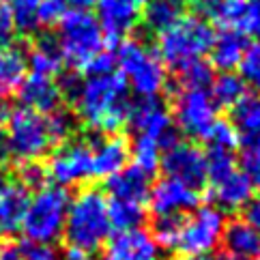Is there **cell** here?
I'll return each mask as SVG.
<instances>
[{
    "label": "cell",
    "instance_id": "cell-1",
    "mask_svg": "<svg viewBox=\"0 0 260 260\" xmlns=\"http://www.w3.org/2000/svg\"><path fill=\"white\" fill-rule=\"evenodd\" d=\"M129 86L120 71L104 73V76H86L82 80V86L73 110L76 118L84 125L101 134H118L127 123L129 112Z\"/></svg>",
    "mask_w": 260,
    "mask_h": 260
},
{
    "label": "cell",
    "instance_id": "cell-2",
    "mask_svg": "<svg viewBox=\"0 0 260 260\" xmlns=\"http://www.w3.org/2000/svg\"><path fill=\"white\" fill-rule=\"evenodd\" d=\"M110 226L108 219V198L101 189L84 187L69 200L67 219H64L62 239L67 249L90 256L108 243Z\"/></svg>",
    "mask_w": 260,
    "mask_h": 260
},
{
    "label": "cell",
    "instance_id": "cell-3",
    "mask_svg": "<svg viewBox=\"0 0 260 260\" xmlns=\"http://www.w3.org/2000/svg\"><path fill=\"white\" fill-rule=\"evenodd\" d=\"M215 32L209 22L196 13H181L170 28L157 35V56L164 67L179 73L187 64L209 54Z\"/></svg>",
    "mask_w": 260,
    "mask_h": 260
},
{
    "label": "cell",
    "instance_id": "cell-4",
    "mask_svg": "<svg viewBox=\"0 0 260 260\" xmlns=\"http://www.w3.org/2000/svg\"><path fill=\"white\" fill-rule=\"evenodd\" d=\"M58 48L62 54V62H67L73 71H84L86 64L106 50L104 32L99 28L97 17L90 11H71L64 13L58 22Z\"/></svg>",
    "mask_w": 260,
    "mask_h": 260
},
{
    "label": "cell",
    "instance_id": "cell-5",
    "mask_svg": "<svg viewBox=\"0 0 260 260\" xmlns=\"http://www.w3.org/2000/svg\"><path fill=\"white\" fill-rule=\"evenodd\" d=\"M71 196L64 187L58 185H45L28 200V207L22 217L24 239L39 241V243H52L62 237L64 219H67Z\"/></svg>",
    "mask_w": 260,
    "mask_h": 260
},
{
    "label": "cell",
    "instance_id": "cell-6",
    "mask_svg": "<svg viewBox=\"0 0 260 260\" xmlns=\"http://www.w3.org/2000/svg\"><path fill=\"white\" fill-rule=\"evenodd\" d=\"M116 64L127 86L136 90L138 97H157L166 88V67L157 52L148 50L142 41L125 39L118 43Z\"/></svg>",
    "mask_w": 260,
    "mask_h": 260
},
{
    "label": "cell",
    "instance_id": "cell-7",
    "mask_svg": "<svg viewBox=\"0 0 260 260\" xmlns=\"http://www.w3.org/2000/svg\"><path fill=\"white\" fill-rule=\"evenodd\" d=\"M7 144L9 153L17 161H39L54 146L45 125V116L17 108L7 116Z\"/></svg>",
    "mask_w": 260,
    "mask_h": 260
},
{
    "label": "cell",
    "instance_id": "cell-8",
    "mask_svg": "<svg viewBox=\"0 0 260 260\" xmlns=\"http://www.w3.org/2000/svg\"><path fill=\"white\" fill-rule=\"evenodd\" d=\"M224 226H226L224 211H219L213 204L196 207L191 215L183 217L176 249H181L185 256H209L219 245Z\"/></svg>",
    "mask_w": 260,
    "mask_h": 260
},
{
    "label": "cell",
    "instance_id": "cell-9",
    "mask_svg": "<svg viewBox=\"0 0 260 260\" xmlns=\"http://www.w3.org/2000/svg\"><path fill=\"white\" fill-rule=\"evenodd\" d=\"M172 116L181 134L191 140H202L217 120V108L209 90L176 88L172 97Z\"/></svg>",
    "mask_w": 260,
    "mask_h": 260
},
{
    "label": "cell",
    "instance_id": "cell-10",
    "mask_svg": "<svg viewBox=\"0 0 260 260\" xmlns=\"http://www.w3.org/2000/svg\"><path fill=\"white\" fill-rule=\"evenodd\" d=\"M48 179L58 187H73L92 179V146L88 140H67L45 166Z\"/></svg>",
    "mask_w": 260,
    "mask_h": 260
},
{
    "label": "cell",
    "instance_id": "cell-11",
    "mask_svg": "<svg viewBox=\"0 0 260 260\" xmlns=\"http://www.w3.org/2000/svg\"><path fill=\"white\" fill-rule=\"evenodd\" d=\"M127 125L136 134H142L157 140L161 151L181 142L179 129L172 127V114L161 104L159 97H140L136 104H129Z\"/></svg>",
    "mask_w": 260,
    "mask_h": 260
},
{
    "label": "cell",
    "instance_id": "cell-12",
    "mask_svg": "<svg viewBox=\"0 0 260 260\" xmlns=\"http://www.w3.org/2000/svg\"><path fill=\"white\" fill-rule=\"evenodd\" d=\"M159 168L168 179H174L191 189H202L207 185V155L191 142H176L161 153Z\"/></svg>",
    "mask_w": 260,
    "mask_h": 260
},
{
    "label": "cell",
    "instance_id": "cell-13",
    "mask_svg": "<svg viewBox=\"0 0 260 260\" xmlns=\"http://www.w3.org/2000/svg\"><path fill=\"white\" fill-rule=\"evenodd\" d=\"M97 7V22L104 32L106 45H116L125 41L142 20L140 7L132 0H99Z\"/></svg>",
    "mask_w": 260,
    "mask_h": 260
},
{
    "label": "cell",
    "instance_id": "cell-14",
    "mask_svg": "<svg viewBox=\"0 0 260 260\" xmlns=\"http://www.w3.org/2000/svg\"><path fill=\"white\" fill-rule=\"evenodd\" d=\"M200 202V191L191 189L174 179L164 176L148 191V209L155 217L181 215L185 211H193Z\"/></svg>",
    "mask_w": 260,
    "mask_h": 260
},
{
    "label": "cell",
    "instance_id": "cell-15",
    "mask_svg": "<svg viewBox=\"0 0 260 260\" xmlns=\"http://www.w3.org/2000/svg\"><path fill=\"white\" fill-rule=\"evenodd\" d=\"M104 260H159V247L148 230L134 228L108 239Z\"/></svg>",
    "mask_w": 260,
    "mask_h": 260
},
{
    "label": "cell",
    "instance_id": "cell-16",
    "mask_svg": "<svg viewBox=\"0 0 260 260\" xmlns=\"http://www.w3.org/2000/svg\"><path fill=\"white\" fill-rule=\"evenodd\" d=\"M92 146V176L110 179L112 174L120 172L132 157L129 140L120 134H110L99 140L90 142Z\"/></svg>",
    "mask_w": 260,
    "mask_h": 260
},
{
    "label": "cell",
    "instance_id": "cell-17",
    "mask_svg": "<svg viewBox=\"0 0 260 260\" xmlns=\"http://www.w3.org/2000/svg\"><path fill=\"white\" fill-rule=\"evenodd\" d=\"M15 95H17V101H20V108H26L41 116L58 110L60 101H62L56 82L52 78L35 76V73H30L28 78H24V82L20 84Z\"/></svg>",
    "mask_w": 260,
    "mask_h": 260
},
{
    "label": "cell",
    "instance_id": "cell-18",
    "mask_svg": "<svg viewBox=\"0 0 260 260\" xmlns=\"http://www.w3.org/2000/svg\"><path fill=\"white\" fill-rule=\"evenodd\" d=\"M30 193L24 185L0 170V228L17 230L28 207Z\"/></svg>",
    "mask_w": 260,
    "mask_h": 260
},
{
    "label": "cell",
    "instance_id": "cell-19",
    "mask_svg": "<svg viewBox=\"0 0 260 260\" xmlns=\"http://www.w3.org/2000/svg\"><path fill=\"white\" fill-rule=\"evenodd\" d=\"M230 110V123L239 134V144L247 151H260V97L247 92Z\"/></svg>",
    "mask_w": 260,
    "mask_h": 260
},
{
    "label": "cell",
    "instance_id": "cell-20",
    "mask_svg": "<svg viewBox=\"0 0 260 260\" xmlns=\"http://www.w3.org/2000/svg\"><path fill=\"white\" fill-rule=\"evenodd\" d=\"M153 187L151 174H146L138 166H125L120 172L106 179V191L116 200H129L144 204L148 200V191Z\"/></svg>",
    "mask_w": 260,
    "mask_h": 260
},
{
    "label": "cell",
    "instance_id": "cell-21",
    "mask_svg": "<svg viewBox=\"0 0 260 260\" xmlns=\"http://www.w3.org/2000/svg\"><path fill=\"white\" fill-rule=\"evenodd\" d=\"M219 243L224 245L228 258L254 260L260 254V232L254 230L245 219H232L226 221Z\"/></svg>",
    "mask_w": 260,
    "mask_h": 260
},
{
    "label": "cell",
    "instance_id": "cell-22",
    "mask_svg": "<svg viewBox=\"0 0 260 260\" xmlns=\"http://www.w3.org/2000/svg\"><path fill=\"white\" fill-rule=\"evenodd\" d=\"M211 193H213V200L217 202L219 211H239L252 200L254 187L245 176V172L237 168L235 172L224 176L221 181L213 183Z\"/></svg>",
    "mask_w": 260,
    "mask_h": 260
},
{
    "label": "cell",
    "instance_id": "cell-23",
    "mask_svg": "<svg viewBox=\"0 0 260 260\" xmlns=\"http://www.w3.org/2000/svg\"><path fill=\"white\" fill-rule=\"evenodd\" d=\"M247 48H249V39L243 32L232 30V28H224L219 35H215L213 45L209 50V54H211V67L219 69L221 73L237 69Z\"/></svg>",
    "mask_w": 260,
    "mask_h": 260
},
{
    "label": "cell",
    "instance_id": "cell-24",
    "mask_svg": "<svg viewBox=\"0 0 260 260\" xmlns=\"http://www.w3.org/2000/svg\"><path fill=\"white\" fill-rule=\"evenodd\" d=\"M26 54V67H28L35 76L43 78H54L62 71V54L58 48L56 37L52 35H41Z\"/></svg>",
    "mask_w": 260,
    "mask_h": 260
},
{
    "label": "cell",
    "instance_id": "cell-25",
    "mask_svg": "<svg viewBox=\"0 0 260 260\" xmlns=\"http://www.w3.org/2000/svg\"><path fill=\"white\" fill-rule=\"evenodd\" d=\"M193 7H196V15H200L204 22L217 24L221 30H239L245 0H193Z\"/></svg>",
    "mask_w": 260,
    "mask_h": 260
},
{
    "label": "cell",
    "instance_id": "cell-26",
    "mask_svg": "<svg viewBox=\"0 0 260 260\" xmlns=\"http://www.w3.org/2000/svg\"><path fill=\"white\" fill-rule=\"evenodd\" d=\"M26 54L20 48H0V104L17 92L26 78Z\"/></svg>",
    "mask_w": 260,
    "mask_h": 260
},
{
    "label": "cell",
    "instance_id": "cell-27",
    "mask_svg": "<svg viewBox=\"0 0 260 260\" xmlns=\"http://www.w3.org/2000/svg\"><path fill=\"white\" fill-rule=\"evenodd\" d=\"M209 95L213 99V104H215V108L230 110L239 99H243L247 95V84L243 82V78H241L239 73L224 71L213 80Z\"/></svg>",
    "mask_w": 260,
    "mask_h": 260
},
{
    "label": "cell",
    "instance_id": "cell-28",
    "mask_svg": "<svg viewBox=\"0 0 260 260\" xmlns=\"http://www.w3.org/2000/svg\"><path fill=\"white\" fill-rule=\"evenodd\" d=\"M108 219H110L112 230H116V232L142 228L144 219H146L144 204L112 198V200H108Z\"/></svg>",
    "mask_w": 260,
    "mask_h": 260
},
{
    "label": "cell",
    "instance_id": "cell-29",
    "mask_svg": "<svg viewBox=\"0 0 260 260\" xmlns=\"http://www.w3.org/2000/svg\"><path fill=\"white\" fill-rule=\"evenodd\" d=\"M179 15H181V5L170 3V0H148L142 13V22L151 32L159 35L166 28H170L179 20Z\"/></svg>",
    "mask_w": 260,
    "mask_h": 260
},
{
    "label": "cell",
    "instance_id": "cell-30",
    "mask_svg": "<svg viewBox=\"0 0 260 260\" xmlns=\"http://www.w3.org/2000/svg\"><path fill=\"white\" fill-rule=\"evenodd\" d=\"M132 148V157H134V166H138L140 170L146 174H155L159 170V161H161V146L157 140L142 134H136L134 142L129 144Z\"/></svg>",
    "mask_w": 260,
    "mask_h": 260
},
{
    "label": "cell",
    "instance_id": "cell-31",
    "mask_svg": "<svg viewBox=\"0 0 260 260\" xmlns=\"http://www.w3.org/2000/svg\"><path fill=\"white\" fill-rule=\"evenodd\" d=\"M7 9L11 11V17L15 22L17 32L22 35H35L41 28L39 17H37V9H39V0H7Z\"/></svg>",
    "mask_w": 260,
    "mask_h": 260
},
{
    "label": "cell",
    "instance_id": "cell-32",
    "mask_svg": "<svg viewBox=\"0 0 260 260\" xmlns=\"http://www.w3.org/2000/svg\"><path fill=\"white\" fill-rule=\"evenodd\" d=\"M213 80H215V69H213L211 62L204 60V58L191 62L185 69L179 71V88L207 90V88H211Z\"/></svg>",
    "mask_w": 260,
    "mask_h": 260
},
{
    "label": "cell",
    "instance_id": "cell-33",
    "mask_svg": "<svg viewBox=\"0 0 260 260\" xmlns=\"http://www.w3.org/2000/svg\"><path fill=\"white\" fill-rule=\"evenodd\" d=\"M45 125H48V134H50V140L52 144H62L71 140V136L76 134V127H78V118L69 110H54V112L45 114Z\"/></svg>",
    "mask_w": 260,
    "mask_h": 260
},
{
    "label": "cell",
    "instance_id": "cell-34",
    "mask_svg": "<svg viewBox=\"0 0 260 260\" xmlns=\"http://www.w3.org/2000/svg\"><path fill=\"white\" fill-rule=\"evenodd\" d=\"M181 226H183V215L155 217V219H153L151 237H153V241L157 243V247L174 249V247H176V243H179Z\"/></svg>",
    "mask_w": 260,
    "mask_h": 260
},
{
    "label": "cell",
    "instance_id": "cell-35",
    "mask_svg": "<svg viewBox=\"0 0 260 260\" xmlns=\"http://www.w3.org/2000/svg\"><path fill=\"white\" fill-rule=\"evenodd\" d=\"M207 142V148H215V151H235L239 146V134L237 129L232 127L230 120L224 118H217L213 127L209 129V134L202 138Z\"/></svg>",
    "mask_w": 260,
    "mask_h": 260
},
{
    "label": "cell",
    "instance_id": "cell-36",
    "mask_svg": "<svg viewBox=\"0 0 260 260\" xmlns=\"http://www.w3.org/2000/svg\"><path fill=\"white\" fill-rule=\"evenodd\" d=\"M239 71H241L239 76L243 78L247 86L260 90V43L249 45L245 50L243 58L239 62Z\"/></svg>",
    "mask_w": 260,
    "mask_h": 260
},
{
    "label": "cell",
    "instance_id": "cell-37",
    "mask_svg": "<svg viewBox=\"0 0 260 260\" xmlns=\"http://www.w3.org/2000/svg\"><path fill=\"white\" fill-rule=\"evenodd\" d=\"M15 179L20 181L26 189H35L39 191L48 185V172H45V166H41L39 161H22V166L17 168Z\"/></svg>",
    "mask_w": 260,
    "mask_h": 260
},
{
    "label": "cell",
    "instance_id": "cell-38",
    "mask_svg": "<svg viewBox=\"0 0 260 260\" xmlns=\"http://www.w3.org/2000/svg\"><path fill=\"white\" fill-rule=\"evenodd\" d=\"M69 7L64 0H39V9H37V17H39V26H56Z\"/></svg>",
    "mask_w": 260,
    "mask_h": 260
},
{
    "label": "cell",
    "instance_id": "cell-39",
    "mask_svg": "<svg viewBox=\"0 0 260 260\" xmlns=\"http://www.w3.org/2000/svg\"><path fill=\"white\" fill-rule=\"evenodd\" d=\"M20 254L24 260H58V252L52 243H39V241H20Z\"/></svg>",
    "mask_w": 260,
    "mask_h": 260
},
{
    "label": "cell",
    "instance_id": "cell-40",
    "mask_svg": "<svg viewBox=\"0 0 260 260\" xmlns=\"http://www.w3.org/2000/svg\"><path fill=\"white\" fill-rule=\"evenodd\" d=\"M82 73L80 71H60L58 73V82H56V86L60 90V97L64 101H69V104H73L78 97V92H80V86H82Z\"/></svg>",
    "mask_w": 260,
    "mask_h": 260
},
{
    "label": "cell",
    "instance_id": "cell-41",
    "mask_svg": "<svg viewBox=\"0 0 260 260\" xmlns=\"http://www.w3.org/2000/svg\"><path fill=\"white\" fill-rule=\"evenodd\" d=\"M239 32H243L245 37L260 35V0H245Z\"/></svg>",
    "mask_w": 260,
    "mask_h": 260
},
{
    "label": "cell",
    "instance_id": "cell-42",
    "mask_svg": "<svg viewBox=\"0 0 260 260\" xmlns=\"http://www.w3.org/2000/svg\"><path fill=\"white\" fill-rule=\"evenodd\" d=\"M116 67V56H114V52L112 50H101L95 58H92L84 71H86V76H104V73H112Z\"/></svg>",
    "mask_w": 260,
    "mask_h": 260
},
{
    "label": "cell",
    "instance_id": "cell-43",
    "mask_svg": "<svg viewBox=\"0 0 260 260\" xmlns=\"http://www.w3.org/2000/svg\"><path fill=\"white\" fill-rule=\"evenodd\" d=\"M241 170L245 172V176L252 183V187L260 191V151H243L241 157Z\"/></svg>",
    "mask_w": 260,
    "mask_h": 260
},
{
    "label": "cell",
    "instance_id": "cell-44",
    "mask_svg": "<svg viewBox=\"0 0 260 260\" xmlns=\"http://www.w3.org/2000/svg\"><path fill=\"white\" fill-rule=\"evenodd\" d=\"M15 22L11 17V11L7 9V5H0V48H9L15 45Z\"/></svg>",
    "mask_w": 260,
    "mask_h": 260
},
{
    "label": "cell",
    "instance_id": "cell-45",
    "mask_svg": "<svg viewBox=\"0 0 260 260\" xmlns=\"http://www.w3.org/2000/svg\"><path fill=\"white\" fill-rule=\"evenodd\" d=\"M243 219L254 230L260 232V193H258V196H252V200H249L243 207Z\"/></svg>",
    "mask_w": 260,
    "mask_h": 260
},
{
    "label": "cell",
    "instance_id": "cell-46",
    "mask_svg": "<svg viewBox=\"0 0 260 260\" xmlns=\"http://www.w3.org/2000/svg\"><path fill=\"white\" fill-rule=\"evenodd\" d=\"M0 260H24L17 245L13 243H3L0 245Z\"/></svg>",
    "mask_w": 260,
    "mask_h": 260
},
{
    "label": "cell",
    "instance_id": "cell-47",
    "mask_svg": "<svg viewBox=\"0 0 260 260\" xmlns=\"http://www.w3.org/2000/svg\"><path fill=\"white\" fill-rule=\"evenodd\" d=\"M9 159H11V153H9L7 138H5V134H3V132H0V170H3L5 166L9 164Z\"/></svg>",
    "mask_w": 260,
    "mask_h": 260
},
{
    "label": "cell",
    "instance_id": "cell-48",
    "mask_svg": "<svg viewBox=\"0 0 260 260\" xmlns=\"http://www.w3.org/2000/svg\"><path fill=\"white\" fill-rule=\"evenodd\" d=\"M67 3V7L71 9H78V11H88L90 7H95L99 0H64Z\"/></svg>",
    "mask_w": 260,
    "mask_h": 260
},
{
    "label": "cell",
    "instance_id": "cell-49",
    "mask_svg": "<svg viewBox=\"0 0 260 260\" xmlns=\"http://www.w3.org/2000/svg\"><path fill=\"white\" fill-rule=\"evenodd\" d=\"M7 116H9V112L5 110V106L0 104V132L5 129V125H7Z\"/></svg>",
    "mask_w": 260,
    "mask_h": 260
},
{
    "label": "cell",
    "instance_id": "cell-50",
    "mask_svg": "<svg viewBox=\"0 0 260 260\" xmlns=\"http://www.w3.org/2000/svg\"><path fill=\"white\" fill-rule=\"evenodd\" d=\"M181 260H213V258L211 256H185Z\"/></svg>",
    "mask_w": 260,
    "mask_h": 260
},
{
    "label": "cell",
    "instance_id": "cell-51",
    "mask_svg": "<svg viewBox=\"0 0 260 260\" xmlns=\"http://www.w3.org/2000/svg\"><path fill=\"white\" fill-rule=\"evenodd\" d=\"M132 3H136L138 7H140V5H146V3H148V0H132Z\"/></svg>",
    "mask_w": 260,
    "mask_h": 260
},
{
    "label": "cell",
    "instance_id": "cell-52",
    "mask_svg": "<svg viewBox=\"0 0 260 260\" xmlns=\"http://www.w3.org/2000/svg\"><path fill=\"white\" fill-rule=\"evenodd\" d=\"M3 235H5V230L0 228V245H3Z\"/></svg>",
    "mask_w": 260,
    "mask_h": 260
},
{
    "label": "cell",
    "instance_id": "cell-53",
    "mask_svg": "<svg viewBox=\"0 0 260 260\" xmlns=\"http://www.w3.org/2000/svg\"><path fill=\"white\" fill-rule=\"evenodd\" d=\"M170 3H176V5H181V3H183V0H170Z\"/></svg>",
    "mask_w": 260,
    "mask_h": 260
},
{
    "label": "cell",
    "instance_id": "cell-54",
    "mask_svg": "<svg viewBox=\"0 0 260 260\" xmlns=\"http://www.w3.org/2000/svg\"><path fill=\"white\" fill-rule=\"evenodd\" d=\"M224 260H237V258H228V256H224Z\"/></svg>",
    "mask_w": 260,
    "mask_h": 260
},
{
    "label": "cell",
    "instance_id": "cell-55",
    "mask_svg": "<svg viewBox=\"0 0 260 260\" xmlns=\"http://www.w3.org/2000/svg\"><path fill=\"white\" fill-rule=\"evenodd\" d=\"M0 5H3V0H0Z\"/></svg>",
    "mask_w": 260,
    "mask_h": 260
},
{
    "label": "cell",
    "instance_id": "cell-56",
    "mask_svg": "<svg viewBox=\"0 0 260 260\" xmlns=\"http://www.w3.org/2000/svg\"><path fill=\"white\" fill-rule=\"evenodd\" d=\"M86 260H90V258H86Z\"/></svg>",
    "mask_w": 260,
    "mask_h": 260
},
{
    "label": "cell",
    "instance_id": "cell-57",
    "mask_svg": "<svg viewBox=\"0 0 260 260\" xmlns=\"http://www.w3.org/2000/svg\"><path fill=\"white\" fill-rule=\"evenodd\" d=\"M258 258H260V254H258Z\"/></svg>",
    "mask_w": 260,
    "mask_h": 260
}]
</instances>
